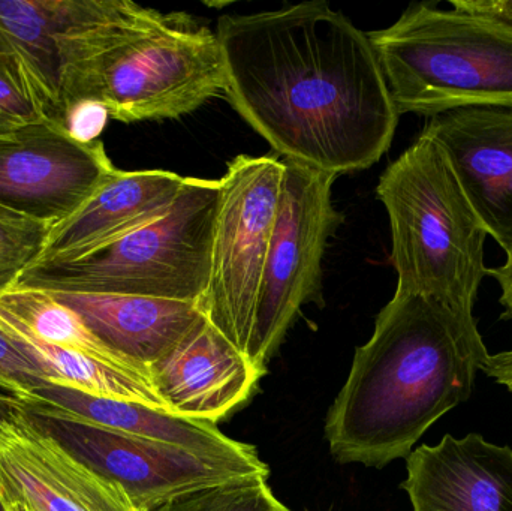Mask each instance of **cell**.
<instances>
[{"label": "cell", "mask_w": 512, "mask_h": 511, "mask_svg": "<svg viewBox=\"0 0 512 511\" xmlns=\"http://www.w3.org/2000/svg\"><path fill=\"white\" fill-rule=\"evenodd\" d=\"M225 98L283 161L339 174L367 170L400 114L367 33L327 2L222 15Z\"/></svg>", "instance_id": "6da1fadb"}, {"label": "cell", "mask_w": 512, "mask_h": 511, "mask_svg": "<svg viewBox=\"0 0 512 511\" xmlns=\"http://www.w3.org/2000/svg\"><path fill=\"white\" fill-rule=\"evenodd\" d=\"M489 356L474 312L396 291L328 411L331 455L370 468L408 458L441 417L469 401Z\"/></svg>", "instance_id": "7a4b0ae2"}, {"label": "cell", "mask_w": 512, "mask_h": 511, "mask_svg": "<svg viewBox=\"0 0 512 511\" xmlns=\"http://www.w3.org/2000/svg\"><path fill=\"white\" fill-rule=\"evenodd\" d=\"M57 51L62 125L78 102H96L123 123L179 119L227 87L216 32L129 0H84Z\"/></svg>", "instance_id": "3957f363"}, {"label": "cell", "mask_w": 512, "mask_h": 511, "mask_svg": "<svg viewBox=\"0 0 512 511\" xmlns=\"http://www.w3.org/2000/svg\"><path fill=\"white\" fill-rule=\"evenodd\" d=\"M376 195L390 219L396 291L474 312L489 234L429 132L388 165Z\"/></svg>", "instance_id": "277c9868"}, {"label": "cell", "mask_w": 512, "mask_h": 511, "mask_svg": "<svg viewBox=\"0 0 512 511\" xmlns=\"http://www.w3.org/2000/svg\"><path fill=\"white\" fill-rule=\"evenodd\" d=\"M397 113L512 107V30L433 2L367 32Z\"/></svg>", "instance_id": "5b68a950"}, {"label": "cell", "mask_w": 512, "mask_h": 511, "mask_svg": "<svg viewBox=\"0 0 512 511\" xmlns=\"http://www.w3.org/2000/svg\"><path fill=\"white\" fill-rule=\"evenodd\" d=\"M221 179L186 177L167 215L117 242L59 263H35L18 290L125 294L203 305L212 269Z\"/></svg>", "instance_id": "8992f818"}, {"label": "cell", "mask_w": 512, "mask_h": 511, "mask_svg": "<svg viewBox=\"0 0 512 511\" xmlns=\"http://www.w3.org/2000/svg\"><path fill=\"white\" fill-rule=\"evenodd\" d=\"M277 156L239 155L221 177L206 317L248 356L283 182ZM249 357V356H248Z\"/></svg>", "instance_id": "52a82bcc"}, {"label": "cell", "mask_w": 512, "mask_h": 511, "mask_svg": "<svg viewBox=\"0 0 512 511\" xmlns=\"http://www.w3.org/2000/svg\"><path fill=\"white\" fill-rule=\"evenodd\" d=\"M283 167L282 192L248 354L262 371L301 306L321 288L322 257L328 239L343 221L331 201L337 176L291 161H283Z\"/></svg>", "instance_id": "ba28073f"}, {"label": "cell", "mask_w": 512, "mask_h": 511, "mask_svg": "<svg viewBox=\"0 0 512 511\" xmlns=\"http://www.w3.org/2000/svg\"><path fill=\"white\" fill-rule=\"evenodd\" d=\"M20 402L21 414L33 428L56 441L93 473L119 485L141 511L195 489L242 477L270 476L173 444L113 431L41 402Z\"/></svg>", "instance_id": "9c48e42d"}, {"label": "cell", "mask_w": 512, "mask_h": 511, "mask_svg": "<svg viewBox=\"0 0 512 511\" xmlns=\"http://www.w3.org/2000/svg\"><path fill=\"white\" fill-rule=\"evenodd\" d=\"M117 170L102 141L75 140L53 120L23 126L0 135V206L54 227Z\"/></svg>", "instance_id": "30bf717a"}, {"label": "cell", "mask_w": 512, "mask_h": 511, "mask_svg": "<svg viewBox=\"0 0 512 511\" xmlns=\"http://www.w3.org/2000/svg\"><path fill=\"white\" fill-rule=\"evenodd\" d=\"M0 494L33 511H141L116 483L93 473L23 414L0 432Z\"/></svg>", "instance_id": "8fae6325"}, {"label": "cell", "mask_w": 512, "mask_h": 511, "mask_svg": "<svg viewBox=\"0 0 512 511\" xmlns=\"http://www.w3.org/2000/svg\"><path fill=\"white\" fill-rule=\"evenodd\" d=\"M450 161L487 234L512 254V107H469L424 126Z\"/></svg>", "instance_id": "7c38bea8"}, {"label": "cell", "mask_w": 512, "mask_h": 511, "mask_svg": "<svg viewBox=\"0 0 512 511\" xmlns=\"http://www.w3.org/2000/svg\"><path fill=\"white\" fill-rule=\"evenodd\" d=\"M264 374L206 314L149 369L168 413L212 423L245 404Z\"/></svg>", "instance_id": "4fadbf2b"}, {"label": "cell", "mask_w": 512, "mask_h": 511, "mask_svg": "<svg viewBox=\"0 0 512 511\" xmlns=\"http://www.w3.org/2000/svg\"><path fill=\"white\" fill-rule=\"evenodd\" d=\"M412 511H512V450L481 435H445L406 458Z\"/></svg>", "instance_id": "5bb4252c"}, {"label": "cell", "mask_w": 512, "mask_h": 511, "mask_svg": "<svg viewBox=\"0 0 512 511\" xmlns=\"http://www.w3.org/2000/svg\"><path fill=\"white\" fill-rule=\"evenodd\" d=\"M186 177L173 171H122L65 221L54 225L36 263L75 260L158 221L170 212Z\"/></svg>", "instance_id": "9a60e30c"}, {"label": "cell", "mask_w": 512, "mask_h": 511, "mask_svg": "<svg viewBox=\"0 0 512 511\" xmlns=\"http://www.w3.org/2000/svg\"><path fill=\"white\" fill-rule=\"evenodd\" d=\"M45 293L74 311L102 344L147 378L150 366L179 344L204 315L201 303L125 294Z\"/></svg>", "instance_id": "2e32d148"}, {"label": "cell", "mask_w": 512, "mask_h": 511, "mask_svg": "<svg viewBox=\"0 0 512 511\" xmlns=\"http://www.w3.org/2000/svg\"><path fill=\"white\" fill-rule=\"evenodd\" d=\"M24 401L41 402L113 431L173 444L197 455L270 474L254 446L227 437L216 423L173 416L138 402L87 395L50 381Z\"/></svg>", "instance_id": "e0dca14e"}, {"label": "cell", "mask_w": 512, "mask_h": 511, "mask_svg": "<svg viewBox=\"0 0 512 511\" xmlns=\"http://www.w3.org/2000/svg\"><path fill=\"white\" fill-rule=\"evenodd\" d=\"M83 6L84 0H0V53L21 57L59 110L57 36Z\"/></svg>", "instance_id": "ac0fdd59"}, {"label": "cell", "mask_w": 512, "mask_h": 511, "mask_svg": "<svg viewBox=\"0 0 512 511\" xmlns=\"http://www.w3.org/2000/svg\"><path fill=\"white\" fill-rule=\"evenodd\" d=\"M5 330L44 371L47 381L60 384L99 398L122 399L138 402L155 410L168 413L162 399L153 389L149 378L137 372L116 368L101 360L65 348L44 344L29 336L14 332L0 323Z\"/></svg>", "instance_id": "d6986e66"}, {"label": "cell", "mask_w": 512, "mask_h": 511, "mask_svg": "<svg viewBox=\"0 0 512 511\" xmlns=\"http://www.w3.org/2000/svg\"><path fill=\"white\" fill-rule=\"evenodd\" d=\"M0 323L44 344L75 351L116 368L144 375L102 344L74 311L45 291L12 288L0 294Z\"/></svg>", "instance_id": "ffe728a7"}, {"label": "cell", "mask_w": 512, "mask_h": 511, "mask_svg": "<svg viewBox=\"0 0 512 511\" xmlns=\"http://www.w3.org/2000/svg\"><path fill=\"white\" fill-rule=\"evenodd\" d=\"M45 120L62 125L56 99L21 57L0 53V135Z\"/></svg>", "instance_id": "44dd1931"}, {"label": "cell", "mask_w": 512, "mask_h": 511, "mask_svg": "<svg viewBox=\"0 0 512 511\" xmlns=\"http://www.w3.org/2000/svg\"><path fill=\"white\" fill-rule=\"evenodd\" d=\"M268 477L248 476L177 495L147 511H282Z\"/></svg>", "instance_id": "7402d4cb"}, {"label": "cell", "mask_w": 512, "mask_h": 511, "mask_svg": "<svg viewBox=\"0 0 512 511\" xmlns=\"http://www.w3.org/2000/svg\"><path fill=\"white\" fill-rule=\"evenodd\" d=\"M51 228L0 206V294L12 290L20 276L39 260Z\"/></svg>", "instance_id": "603a6c76"}, {"label": "cell", "mask_w": 512, "mask_h": 511, "mask_svg": "<svg viewBox=\"0 0 512 511\" xmlns=\"http://www.w3.org/2000/svg\"><path fill=\"white\" fill-rule=\"evenodd\" d=\"M45 383L47 377L38 362L0 329V389L24 401Z\"/></svg>", "instance_id": "cb8c5ba5"}, {"label": "cell", "mask_w": 512, "mask_h": 511, "mask_svg": "<svg viewBox=\"0 0 512 511\" xmlns=\"http://www.w3.org/2000/svg\"><path fill=\"white\" fill-rule=\"evenodd\" d=\"M107 110L96 102H78L66 108L63 114V128L69 132L75 140L89 141L98 140V135L107 125Z\"/></svg>", "instance_id": "d4e9b609"}, {"label": "cell", "mask_w": 512, "mask_h": 511, "mask_svg": "<svg viewBox=\"0 0 512 511\" xmlns=\"http://www.w3.org/2000/svg\"><path fill=\"white\" fill-rule=\"evenodd\" d=\"M457 11L495 21L512 30V0H451Z\"/></svg>", "instance_id": "484cf974"}, {"label": "cell", "mask_w": 512, "mask_h": 511, "mask_svg": "<svg viewBox=\"0 0 512 511\" xmlns=\"http://www.w3.org/2000/svg\"><path fill=\"white\" fill-rule=\"evenodd\" d=\"M481 371L512 393V350L487 357Z\"/></svg>", "instance_id": "4316f807"}, {"label": "cell", "mask_w": 512, "mask_h": 511, "mask_svg": "<svg viewBox=\"0 0 512 511\" xmlns=\"http://www.w3.org/2000/svg\"><path fill=\"white\" fill-rule=\"evenodd\" d=\"M487 275L492 276L501 287L499 302L505 309L502 318L512 320V254L507 255V261L502 266L487 269Z\"/></svg>", "instance_id": "83f0119b"}, {"label": "cell", "mask_w": 512, "mask_h": 511, "mask_svg": "<svg viewBox=\"0 0 512 511\" xmlns=\"http://www.w3.org/2000/svg\"><path fill=\"white\" fill-rule=\"evenodd\" d=\"M20 405V399L0 390V432L17 417Z\"/></svg>", "instance_id": "f1b7e54d"}, {"label": "cell", "mask_w": 512, "mask_h": 511, "mask_svg": "<svg viewBox=\"0 0 512 511\" xmlns=\"http://www.w3.org/2000/svg\"><path fill=\"white\" fill-rule=\"evenodd\" d=\"M9 511H33L21 503H8Z\"/></svg>", "instance_id": "f546056e"}, {"label": "cell", "mask_w": 512, "mask_h": 511, "mask_svg": "<svg viewBox=\"0 0 512 511\" xmlns=\"http://www.w3.org/2000/svg\"><path fill=\"white\" fill-rule=\"evenodd\" d=\"M0 511H9L8 503H6L5 498L0 494Z\"/></svg>", "instance_id": "4dcf8cb0"}, {"label": "cell", "mask_w": 512, "mask_h": 511, "mask_svg": "<svg viewBox=\"0 0 512 511\" xmlns=\"http://www.w3.org/2000/svg\"><path fill=\"white\" fill-rule=\"evenodd\" d=\"M282 511H291L288 509V507H285V509H283Z\"/></svg>", "instance_id": "1f68e13d"}]
</instances>
